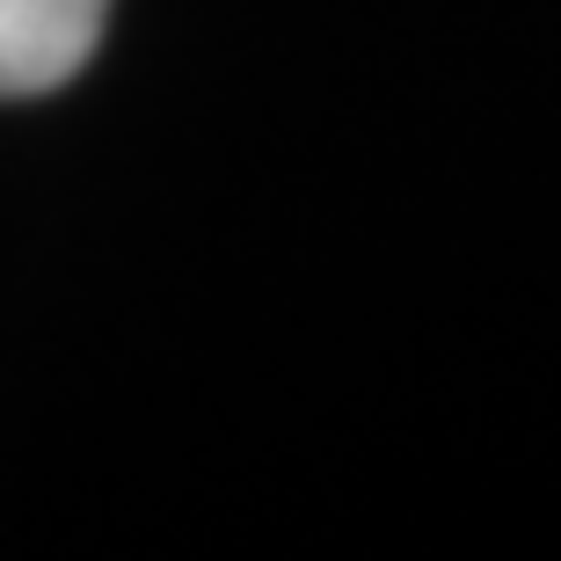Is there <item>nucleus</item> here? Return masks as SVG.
Segmentation results:
<instances>
[{"instance_id": "obj_1", "label": "nucleus", "mask_w": 561, "mask_h": 561, "mask_svg": "<svg viewBox=\"0 0 561 561\" xmlns=\"http://www.w3.org/2000/svg\"><path fill=\"white\" fill-rule=\"evenodd\" d=\"M110 0H0V95H51L95 59Z\"/></svg>"}]
</instances>
